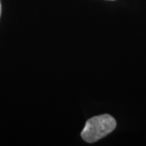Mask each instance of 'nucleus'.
I'll return each instance as SVG.
<instances>
[{
	"instance_id": "1",
	"label": "nucleus",
	"mask_w": 146,
	"mask_h": 146,
	"mask_svg": "<svg viewBox=\"0 0 146 146\" xmlns=\"http://www.w3.org/2000/svg\"><path fill=\"white\" fill-rule=\"evenodd\" d=\"M116 127V121L111 115H98L89 119L81 131V137L88 143H94L104 138Z\"/></svg>"
},
{
	"instance_id": "3",
	"label": "nucleus",
	"mask_w": 146,
	"mask_h": 146,
	"mask_svg": "<svg viewBox=\"0 0 146 146\" xmlns=\"http://www.w3.org/2000/svg\"><path fill=\"white\" fill-rule=\"evenodd\" d=\"M110 1H115V0H110Z\"/></svg>"
},
{
	"instance_id": "2",
	"label": "nucleus",
	"mask_w": 146,
	"mask_h": 146,
	"mask_svg": "<svg viewBox=\"0 0 146 146\" xmlns=\"http://www.w3.org/2000/svg\"><path fill=\"white\" fill-rule=\"evenodd\" d=\"M1 11H2V6H1V2H0V16H1Z\"/></svg>"
}]
</instances>
